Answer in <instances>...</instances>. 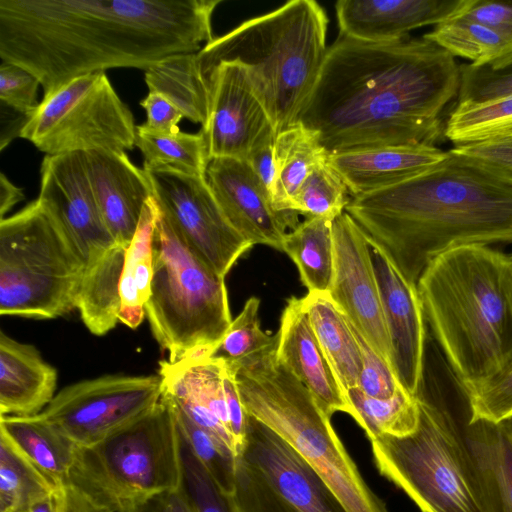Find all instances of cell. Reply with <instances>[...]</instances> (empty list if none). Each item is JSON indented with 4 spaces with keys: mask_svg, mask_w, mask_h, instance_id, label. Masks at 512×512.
I'll use <instances>...</instances> for the list:
<instances>
[{
    "mask_svg": "<svg viewBox=\"0 0 512 512\" xmlns=\"http://www.w3.org/2000/svg\"><path fill=\"white\" fill-rule=\"evenodd\" d=\"M221 0H0L1 62L33 74L48 96L110 68L146 71L198 52Z\"/></svg>",
    "mask_w": 512,
    "mask_h": 512,
    "instance_id": "obj_1",
    "label": "cell"
},
{
    "mask_svg": "<svg viewBox=\"0 0 512 512\" xmlns=\"http://www.w3.org/2000/svg\"><path fill=\"white\" fill-rule=\"evenodd\" d=\"M459 85L455 57L424 36L372 43L339 34L298 122L329 154L435 145Z\"/></svg>",
    "mask_w": 512,
    "mask_h": 512,
    "instance_id": "obj_2",
    "label": "cell"
},
{
    "mask_svg": "<svg viewBox=\"0 0 512 512\" xmlns=\"http://www.w3.org/2000/svg\"><path fill=\"white\" fill-rule=\"evenodd\" d=\"M345 211L415 284L453 248L512 243V185L451 149L405 181L351 197Z\"/></svg>",
    "mask_w": 512,
    "mask_h": 512,
    "instance_id": "obj_3",
    "label": "cell"
},
{
    "mask_svg": "<svg viewBox=\"0 0 512 512\" xmlns=\"http://www.w3.org/2000/svg\"><path fill=\"white\" fill-rule=\"evenodd\" d=\"M426 324L469 392L512 365V258L486 245L453 248L423 271Z\"/></svg>",
    "mask_w": 512,
    "mask_h": 512,
    "instance_id": "obj_4",
    "label": "cell"
},
{
    "mask_svg": "<svg viewBox=\"0 0 512 512\" xmlns=\"http://www.w3.org/2000/svg\"><path fill=\"white\" fill-rule=\"evenodd\" d=\"M417 429L370 441L379 473L421 512H482L465 448L462 419L469 391L431 335L427 336Z\"/></svg>",
    "mask_w": 512,
    "mask_h": 512,
    "instance_id": "obj_5",
    "label": "cell"
},
{
    "mask_svg": "<svg viewBox=\"0 0 512 512\" xmlns=\"http://www.w3.org/2000/svg\"><path fill=\"white\" fill-rule=\"evenodd\" d=\"M328 18L314 0H291L214 37L198 52L202 73L237 62L279 132L298 123L321 73L328 47Z\"/></svg>",
    "mask_w": 512,
    "mask_h": 512,
    "instance_id": "obj_6",
    "label": "cell"
},
{
    "mask_svg": "<svg viewBox=\"0 0 512 512\" xmlns=\"http://www.w3.org/2000/svg\"><path fill=\"white\" fill-rule=\"evenodd\" d=\"M234 376L246 413L289 443L346 512H389L364 480L330 417L277 360L275 349L241 364Z\"/></svg>",
    "mask_w": 512,
    "mask_h": 512,
    "instance_id": "obj_7",
    "label": "cell"
},
{
    "mask_svg": "<svg viewBox=\"0 0 512 512\" xmlns=\"http://www.w3.org/2000/svg\"><path fill=\"white\" fill-rule=\"evenodd\" d=\"M152 334L170 363L209 358L232 319L224 278L209 268L160 212L153 277L145 306Z\"/></svg>",
    "mask_w": 512,
    "mask_h": 512,
    "instance_id": "obj_8",
    "label": "cell"
},
{
    "mask_svg": "<svg viewBox=\"0 0 512 512\" xmlns=\"http://www.w3.org/2000/svg\"><path fill=\"white\" fill-rule=\"evenodd\" d=\"M182 440L172 408L161 400L87 447H78L68 484L113 512L182 485Z\"/></svg>",
    "mask_w": 512,
    "mask_h": 512,
    "instance_id": "obj_9",
    "label": "cell"
},
{
    "mask_svg": "<svg viewBox=\"0 0 512 512\" xmlns=\"http://www.w3.org/2000/svg\"><path fill=\"white\" fill-rule=\"evenodd\" d=\"M85 266L36 199L0 220V314L53 319L77 308Z\"/></svg>",
    "mask_w": 512,
    "mask_h": 512,
    "instance_id": "obj_10",
    "label": "cell"
},
{
    "mask_svg": "<svg viewBox=\"0 0 512 512\" xmlns=\"http://www.w3.org/2000/svg\"><path fill=\"white\" fill-rule=\"evenodd\" d=\"M136 125L104 72L64 84L31 112L19 137L46 155L135 147Z\"/></svg>",
    "mask_w": 512,
    "mask_h": 512,
    "instance_id": "obj_11",
    "label": "cell"
},
{
    "mask_svg": "<svg viewBox=\"0 0 512 512\" xmlns=\"http://www.w3.org/2000/svg\"><path fill=\"white\" fill-rule=\"evenodd\" d=\"M227 499L232 512H346L294 448L250 416Z\"/></svg>",
    "mask_w": 512,
    "mask_h": 512,
    "instance_id": "obj_12",
    "label": "cell"
},
{
    "mask_svg": "<svg viewBox=\"0 0 512 512\" xmlns=\"http://www.w3.org/2000/svg\"><path fill=\"white\" fill-rule=\"evenodd\" d=\"M162 393L159 374L105 375L65 387L41 413L78 447H87L143 415Z\"/></svg>",
    "mask_w": 512,
    "mask_h": 512,
    "instance_id": "obj_13",
    "label": "cell"
},
{
    "mask_svg": "<svg viewBox=\"0 0 512 512\" xmlns=\"http://www.w3.org/2000/svg\"><path fill=\"white\" fill-rule=\"evenodd\" d=\"M146 173L162 215L187 246L216 274L225 278L253 245L229 223L206 178L171 171Z\"/></svg>",
    "mask_w": 512,
    "mask_h": 512,
    "instance_id": "obj_14",
    "label": "cell"
},
{
    "mask_svg": "<svg viewBox=\"0 0 512 512\" xmlns=\"http://www.w3.org/2000/svg\"><path fill=\"white\" fill-rule=\"evenodd\" d=\"M333 275L328 293L350 324L392 368L391 346L370 244L344 211L333 220Z\"/></svg>",
    "mask_w": 512,
    "mask_h": 512,
    "instance_id": "obj_15",
    "label": "cell"
},
{
    "mask_svg": "<svg viewBox=\"0 0 512 512\" xmlns=\"http://www.w3.org/2000/svg\"><path fill=\"white\" fill-rule=\"evenodd\" d=\"M37 200L88 266L118 244L98 208L83 152L45 155Z\"/></svg>",
    "mask_w": 512,
    "mask_h": 512,
    "instance_id": "obj_16",
    "label": "cell"
},
{
    "mask_svg": "<svg viewBox=\"0 0 512 512\" xmlns=\"http://www.w3.org/2000/svg\"><path fill=\"white\" fill-rule=\"evenodd\" d=\"M203 75L208 82L210 103L207 121L200 131L208 159L246 161L261 141L276 134L248 71L237 62H221Z\"/></svg>",
    "mask_w": 512,
    "mask_h": 512,
    "instance_id": "obj_17",
    "label": "cell"
},
{
    "mask_svg": "<svg viewBox=\"0 0 512 512\" xmlns=\"http://www.w3.org/2000/svg\"><path fill=\"white\" fill-rule=\"evenodd\" d=\"M207 184L232 227L253 246H270L282 251L287 229L300 222L299 214L278 211L270 196L245 160L214 158L207 165Z\"/></svg>",
    "mask_w": 512,
    "mask_h": 512,
    "instance_id": "obj_18",
    "label": "cell"
},
{
    "mask_svg": "<svg viewBox=\"0 0 512 512\" xmlns=\"http://www.w3.org/2000/svg\"><path fill=\"white\" fill-rule=\"evenodd\" d=\"M370 249L391 346L392 370L415 396L422 379L428 334L417 284L409 281L382 250L372 244Z\"/></svg>",
    "mask_w": 512,
    "mask_h": 512,
    "instance_id": "obj_19",
    "label": "cell"
},
{
    "mask_svg": "<svg viewBox=\"0 0 512 512\" xmlns=\"http://www.w3.org/2000/svg\"><path fill=\"white\" fill-rule=\"evenodd\" d=\"M163 393L195 424L221 441L238 459L243 449L232 426L224 387L225 364L220 359L197 358L160 362Z\"/></svg>",
    "mask_w": 512,
    "mask_h": 512,
    "instance_id": "obj_20",
    "label": "cell"
},
{
    "mask_svg": "<svg viewBox=\"0 0 512 512\" xmlns=\"http://www.w3.org/2000/svg\"><path fill=\"white\" fill-rule=\"evenodd\" d=\"M470 0H339V34L359 41L390 43L409 32L459 17Z\"/></svg>",
    "mask_w": 512,
    "mask_h": 512,
    "instance_id": "obj_21",
    "label": "cell"
},
{
    "mask_svg": "<svg viewBox=\"0 0 512 512\" xmlns=\"http://www.w3.org/2000/svg\"><path fill=\"white\" fill-rule=\"evenodd\" d=\"M83 154L103 220L115 241L127 247L146 201L153 197L149 177L125 152L92 150Z\"/></svg>",
    "mask_w": 512,
    "mask_h": 512,
    "instance_id": "obj_22",
    "label": "cell"
},
{
    "mask_svg": "<svg viewBox=\"0 0 512 512\" xmlns=\"http://www.w3.org/2000/svg\"><path fill=\"white\" fill-rule=\"evenodd\" d=\"M275 355L308 388L328 417L336 412L352 417L353 408L319 346L301 298L292 296L286 301L280 317Z\"/></svg>",
    "mask_w": 512,
    "mask_h": 512,
    "instance_id": "obj_23",
    "label": "cell"
},
{
    "mask_svg": "<svg viewBox=\"0 0 512 512\" xmlns=\"http://www.w3.org/2000/svg\"><path fill=\"white\" fill-rule=\"evenodd\" d=\"M462 432L482 512H512V418L472 419L469 402Z\"/></svg>",
    "mask_w": 512,
    "mask_h": 512,
    "instance_id": "obj_24",
    "label": "cell"
},
{
    "mask_svg": "<svg viewBox=\"0 0 512 512\" xmlns=\"http://www.w3.org/2000/svg\"><path fill=\"white\" fill-rule=\"evenodd\" d=\"M436 145L381 146L329 154V162L358 197L398 184L442 161Z\"/></svg>",
    "mask_w": 512,
    "mask_h": 512,
    "instance_id": "obj_25",
    "label": "cell"
},
{
    "mask_svg": "<svg viewBox=\"0 0 512 512\" xmlns=\"http://www.w3.org/2000/svg\"><path fill=\"white\" fill-rule=\"evenodd\" d=\"M57 371L32 345L0 331V415L31 416L55 397Z\"/></svg>",
    "mask_w": 512,
    "mask_h": 512,
    "instance_id": "obj_26",
    "label": "cell"
},
{
    "mask_svg": "<svg viewBox=\"0 0 512 512\" xmlns=\"http://www.w3.org/2000/svg\"><path fill=\"white\" fill-rule=\"evenodd\" d=\"M302 308L342 390L356 388L362 371L359 343L348 319L328 292H308Z\"/></svg>",
    "mask_w": 512,
    "mask_h": 512,
    "instance_id": "obj_27",
    "label": "cell"
},
{
    "mask_svg": "<svg viewBox=\"0 0 512 512\" xmlns=\"http://www.w3.org/2000/svg\"><path fill=\"white\" fill-rule=\"evenodd\" d=\"M0 434L56 487L68 484L78 446L42 413L31 416L0 415Z\"/></svg>",
    "mask_w": 512,
    "mask_h": 512,
    "instance_id": "obj_28",
    "label": "cell"
},
{
    "mask_svg": "<svg viewBox=\"0 0 512 512\" xmlns=\"http://www.w3.org/2000/svg\"><path fill=\"white\" fill-rule=\"evenodd\" d=\"M159 206L149 198L142 210L135 234L128 244L120 280L121 308L119 321L137 328L146 317L144 306L149 299L153 277V238Z\"/></svg>",
    "mask_w": 512,
    "mask_h": 512,
    "instance_id": "obj_29",
    "label": "cell"
},
{
    "mask_svg": "<svg viewBox=\"0 0 512 512\" xmlns=\"http://www.w3.org/2000/svg\"><path fill=\"white\" fill-rule=\"evenodd\" d=\"M126 246L116 244L85 267L77 300V309L87 329L102 336L119 321L120 280Z\"/></svg>",
    "mask_w": 512,
    "mask_h": 512,
    "instance_id": "obj_30",
    "label": "cell"
},
{
    "mask_svg": "<svg viewBox=\"0 0 512 512\" xmlns=\"http://www.w3.org/2000/svg\"><path fill=\"white\" fill-rule=\"evenodd\" d=\"M144 78L149 92L168 99L184 118L202 126L206 123L210 91L196 52L166 58L148 68Z\"/></svg>",
    "mask_w": 512,
    "mask_h": 512,
    "instance_id": "obj_31",
    "label": "cell"
},
{
    "mask_svg": "<svg viewBox=\"0 0 512 512\" xmlns=\"http://www.w3.org/2000/svg\"><path fill=\"white\" fill-rule=\"evenodd\" d=\"M333 220L306 217L283 240L282 251L295 263L308 292H328L333 275Z\"/></svg>",
    "mask_w": 512,
    "mask_h": 512,
    "instance_id": "obj_32",
    "label": "cell"
},
{
    "mask_svg": "<svg viewBox=\"0 0 512 512\" xmlns=\"http://www.w3.org/2000/svg\"><path fill=\"white\" fill-rule=\"evenodd\" d=\"M423 36L475 66L498 69L512 63V41L497 30L471 20L454 18Z\"/></svg>",
    "mask_w": 512,
    "mask_h": 512,
    "instance_id": "obj_33",
    "label": "cell"
},
{
    "mask_svg": "<svg viewBox=\"0 0 512 512\" xmlns=\"http://www.w3.org/2000/svg\"><path fill=\"white\" fill-rule=\"evenodd\" d=\"M328 157L329 153L321 145L317 133L300 122L276 135L274 163L282 211L293 212L291 201L296 192L310 172Z\"/></svg>",
    "mask_w": 512,
    "mask_h": 512,
    "instance_id": "obj_34",
    "label": "cell"
},
{
    "mask_svg": "<svg viewBox=\"0 0 512 512\" xmlns=\"http://www.w3.org/2000/svg\"><path fill=\"white\" fill-rule=\"evenodd\" d=\"M135 146L144 157L143 169L146 171H171L205 177L209 159L201 131L155 135L137 130Z\"/></svg>",
    "mask_w": 512,
    "mask_h": 512,
    "instance_id": "obj_35",
    "label": "cell"
},
{
    "mask_svg": "<svg viewBox=\"0 0 512 512\" xmlns=\"http://www.w3.org/2000/svg\"><path fill=\"white\" fill-rule=\"evenodd\" d=\"M57 487L0 434V512H29Z\"/></svg>",
    "mask_w": 512,
    "mask_h": 512,
    "instance_id": "obj_36",
    "label": "cell"
},
{
    "mask_svg": "<svg viewBox=\"0 0 512 512\" xmlns=\"http://www.w3.org/2000/svg\"><path fill=\"white\" fill-rule=\"evenodd\" d=\"M346 397L353 408L352 418L369 441L380 435L405 437L417 429L419 403L416 396L408 392L378 399L353 388L346 392Z\"/></svg>",
    "mask_w": 512,
    "mask_h": 512,
    "instance_id": "obj_37",
    "label": "cell"
},
{
    "mask_svg": "<svg viewBox=\"0 0 512 512\" xmlns=\"http://www.w3.org/2000/svg\"><path fill=\"white\" fill-rule=\"evenodd\" d=\"M259 307L258 297L252 296L246 301L209 358L222 360L234 372L244 362L275 349L277 333L270 335L262 330Z\"/></svg>",
    "mask_w": 512,
    "mask_h": 512,
    "instance_id": "obj_38",
    "label": "cell"
},
{
    "mask_svg": "<svg viewBox=\"0 0 512 512\" xmlns=\"http://www.w3.org/2000/svg\"><path fill=\"white\" fill-rule=\"evenodd\" d=\"M512 127V95L492 101L455 105L445 121L444 137L454 146L491 139Z\"/></svg>",
    "mask_w": 512,
    "mask_h": 512,
    "instance_id": "obj_39",
    "label": "cell"
},
{
    "mask_svg": "<svg viewBox=\"0 0 512 512\" xmlns=\"http://www.w3.org/2000/svg\"><path fill=\"white\" fill-rule=\"evenodd\" d=\"M350 198L345 181L326 159L306 177L291 201V210L306 217L334 220L345 211Z\"/></svg>",
    "mask_w": 512,
    "mask_h": 512,
    "instance_id": "obj_40",
    "label": "cell"
},
{
    "mask_svg": "<svg viewBox=\"0 0 512 512\" xmlns=\"http://www.w3.org/2000/svg\"><path fill=\"white\" fill-rule=\"evenodd\" d=\"M170 404L182 439L226 497L234 490L237 459L215 436L195 424L177 405Z\"/></svg>",
    "mask_w": 512,
    "mask_h": 512,
    "instance_id": "obj_41",
    "label": "cell"
},
{
    "mask_svg": "<svg viewBox=\"0 0 512 512\" xmlns=\"http://www.w3.org/2000/svg\"><path fill=\"white\" fill-rule=\"evenodd\" d=\"M512 95V63L492 69L471 63L460 65L456 105L479 104Z\"/></svg>",
    "mask_w": 512,
    "mask_h": 512,
    "instance_id": "obj_42",
    "label": "cell"
},
{
    "mask_svg": "<svg viewBox=\"0 0 512 512\" xmlns=\"http://www.w3.org/2000/svg\"><path fill=\"white\" fill-rule=\"evenodd\" d=\"M181 440L182 484L198 512H232L227 497L220 492L182 437Z\"/></svg>",
    "mask_w": 512,
    "mask_h": 512,
    "instance_id": "obj_43",
    "label": "cell"
},
{
    "mask_svg": "<svg viewBox=\"0 0 512 512\" xmlns=\"http://www.w3.org/2000/svg\"><path fill=\"white\" fill-rule=\"evenodd\" d=\"M352 328L362 356V371L356 388L365 395L378 399H388L408 392L399 382L392 368L353 326Z\"/></svg>",
    "mask_w": 512,
    "mask_h": 512,
    "instance_id": "obj_44",
    "label": "cell"
},
{
    "mask_svg": "<svg viewBox=\"0 0 512 512\" xmlns=\"http://www.w3.org/2000/svg\"><path fill=\"white\" fill-rule=\"evenodd\" d=\"M451 150L512 185V134L454 146Z\"/></svg>",
    "mask_w": 512,
    "mask_h": 512,
    "instance_id": "obj_45",
    "label": "cell"
},
{
    "mask_svg": "<svg viewBox=\"0 0 512 512\" xmlns=\"http://www.w3.org/2000/svg\"><path fill=\"white\" fill-rule=\"evenodd\" d=\"M472 419L500 422L512 418V365L496 379L469 392Z\"/></svg>",
    "mask_w": 512,
    "mask_h": 512,
    "instance_id": "obj_46",
    "label": "cell"
},
{
    "mask_svg": "<svg viewBox=\"0 0 512 512\" xmlns=\"http://www.w3.org/2000/svg\"><path fill=\"white\" fill-rule=\"evenodd\" d=\"M39 80L26 69L7 62L0 65V100L15 111L29 115L39 105Z\"/></svg>",
    "mask_w": 512,
    "mask_h": 512,
    "instance_id": "obj_47",
    "label": "cell"
},
{
    "mask_svg": "<svg viewBox=\"0 0 512 512\" xmlns=\"http://www.w3.org/2000/svg\"><path fill=\"white\" fill-rule=\"evenodd\" d=\"M140 106L146 111V121L137 125V130L155 134L170 135L180 132L179 122L184 118L182 112L162 95L149 92L140 101Z\"/></svg>",
    "mask_w": 512,
    "mask_h": 512,
    "instance_id": "obj_48",
    "label": "cell"
},
{
    "mask_svg": "<svg viewBox=\"0 0 512 512\" xmlns=\"http://www.w3.org/2000/svg\"><path fill=\"white\" fill-rule=\"evenodd\" d=\"M457 18L489 26L512 41V1L470 0Z\"/></svg>",
    "mask_w": 512,
    "mask_h": 512,
    "instance_id": "obj_49",
    "label": "cell"
},
{
    "mask_svg": "<svg viewBox=\"0 0 512 512\" xmlns=\"http://www.w3.org/2000/svg\"><path fill=\"white\" fill-rule=\"evenodd\" d=\"M275 138L276 134H272L261 141L250 152L246 161L263 183L274 207L278 211L284 212L282 211L281 194L274 163Z\"/></svg>",
    "mask_w": 512,
    "mask_h": 512,
    "instance_id": "obj_50",
    "label": "cell"
},
{
    "mask_svg": "<svg viewBox=\"0 0 512 512\" xmlns=\"http://www.w3.org/2000/svg\"><path fill=\"white\" fill-rule=\"evenodd\" d=\"M123 512H198L183 484L137 501Z\"/></svg>",
    "mask_w": 512,
    "mask_h": 512,
    "instance_id": "obj_51",
    "label": "cell"
},
{
    "mask_svg": "<svg viewBox=\"0 0 512 512\" xmlns=\"http://www.w3.org/2000/svg\"><path fill=\"white\" fill-rule=\"evenodd\" d=\"M54 502L55 512H113L70 484L57 487Z\"/></svg>",
    "mask_w": 512,
    "mask_h": 512,
    "instance_id": "obj_52",
    "label": "cell"
},
{
    "mask_svg": "<svg viewBox=\"0 0 512 512\" xmlns=\"http://www.w3.org/2000/svg\"><path fill=\"white\" fill-rule=\"evenodd\" d=\"M25 198L23 190L15 186L3 173L0 175V216L5 218V214L13 208L15 204Z\"/></svg>",
    "mask_w": 512,
    "mask_h": 512,
    "instance_id": "obj_53",
    "label": "cell"
},
{
    "mask_svg": "<svg viewBox=\"0 0 512 512\" xmlns=\"http://www.w3.org/2000/svg\"><path fill=\"white\" fill-rule=\"evenodd\" d=\"M29 512H55L54 494L34 505Z\"/></svg>",
    "mask_w": 512,
    "mask_h": 512,
    "instance_id": "obj_54",
    "label": "cell"
},
{
    "mask_svg": "<svg viewBox=\"0 0 512 512\" xmlns=\"http://www.w3.org/2000/svg\"><path fill=\"white\" fill-rule=\"evenodd\" d=\"M508 134H512V127L503 131L502 133H500L499 135L493 137V138H496V137H500V136H504V135H508Z\"/></svg>",
    "mask_w": 512,
    "mask_h": 512,
    "instance_id": "obj_55",
    "label": "cell"
},
{
    "mask_svg": "<svg viewBox=\"0 0 512 512\" xmlns=\"http://www.w3.org/2000/svg\"><path fill=\"white\" fill-rule=\"evenodd\" d=\"M511 258H512V256H511Z\"/></svg>",
    "mask_w": 512,
    "mask_h": 512,
    "instance_id": "obj_56",
    "label": "cell"
}]
</instances>
